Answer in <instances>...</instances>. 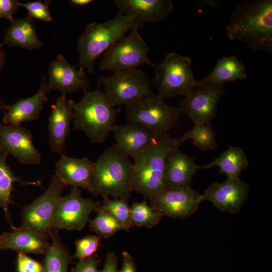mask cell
I'll return each instance as SVG.
<instances>
[{
	"instance_id": "6da1fadb",
	"label": "cell",
	"mask_w": 272,
	"mask_h": 272,
	"mask_svg": "<svg viewBox=\"0 0 272 272\" xmlns=\"http://www.w3.org/2000/svg\"><path fill=\"white\" fill-rule=\"evenodd\" d=\"M231 40L252 51L272 54V1L246 0L237 5L226 28Z\"/></svg>"
},
{
	"instance_id": "7a4b0ae2",
	"label": "cell",
	"mask_w": 272,
	"mask_h": 272,
	"mask_svg": "<svg viewBox=\"0 0 272 272\" xmlns=\"http://www.w3.org/2000/svg\"><path fill=\"white\" fill-rule=\"evenodd\" d=\"M183 144L180 138L165 134L156 137L134 158L130 180L131 191L150 199L165 188L164 174L167 157Z\"/></svg>"
},
{
	"instance_id": "3957f363",
	"label": "cell",
	"mask_w": 272,
	"mask_h": 272,
	"mask_svg": "<svg viewBox=\"0 0 272 272\" xmlns=\"http://www.w3.org/2000/svg\"><path fill=\"white\" fill-rule=\"evenodd\" d=\"M99 87L98 85L93 91L84 92L79 102L67 101L74 114V128L83 131L91 142L97 144L107 138L120 111L109 103Z\"/></svg>"
},
{
	"instance_id": "277c9868",
	"label": "cell",
	"mask_w": 272,
	"mask_h": 272,
	"mask_svg": "<svg viewBox=\"0 0 272 272\" xmlns=\"http://www.w3.org/2000/svg\"><path fill=\"white\" fill-rule=\"evenodd\" d=\"M132 163L114 144L106 149L94 162L89 191L103 198L128 199L131 192L130 180Z\"/></svg>"
},
{
	"instance_id": "5b68a950",
	"label": "cell",
	"mask_w": 272,
	"mask_h": 272,
	"mask_svg": "<svg viewBox=\"0 0 272 272\" xmlns=\"http://www.w3.org/2000/svg\"><path fill=\"white\" fill-rule=\"evenodd\" d=\"M135 26L132 19L119 13L109 21L88 25L78 41V67L93 73L96 60Z\"/></svg>"
},
{
	"instance_id": "8992f818",
	"label": "cell",
	"mask_w": 272,
	"mask_h": 272,
	"mask_svg": "<svg viewBox=\"0 0 272 272\" xmlns=\"http://www.w3.org/2000/svg\"><path fill=\"white\" fill-rule=\"evenodd\" d=\"M155 75L152 81L158 95L162 98L185 97L198 85L191 69V60L172 52L161 62H152Z\"/></svg>"
},
{
	"instance_id": "52a82bcc",
	"label": "cell",
	"mask_w": 272,
	"mask_h": 272,
	"mask_svg": "<svg viewBox=\"0 0 272 272\" xmlns=\"http://www.w3.org/2000/svg\"><path fill=\"white\" fill-rule=\"evenodd\" d=\"M181 113L155 94L126 106L127 123L137 124L156 137L168 134L178 122Z\"/></svg>"
},
{
	"instance_id": "ba28073f",
	"label": "cell",
	"mask_w": 272,
	"mask_h": 272,
	"mask_svg": "<svg viewBox=\"0 0 272 272\" xmlns=\"http://www.w3.org/2000/svg\"><path fill=\"white\" fill-rule=\"evenodd\" d=\"M152 82L143 70L134 69L113 73L110 76L101 77L99 86H103L104 94L114 107L128 105L148 96L154 94Z\"/></svg>"
},
{
	"instance_id": "9c48e42d",
	"label": "cell",
	"mask_w": 272,
	"mask_h": 272,
	"mask_svg": "<svg viewBox=\"0 0 272 272\" xmlns=\"http://www.w3.org/2000/svg\"><path fill=\"white\" fill-rule=\"evenodd\" d=\"M135 26L103 55L99 67L113 73L132 70L144 64L152 65L149 47Z\"/></svg>"
},
{
	"instance_id": "30bf717a",
	"label": "cell",
	"mask_w": 272,
	"mask_h": 272,
	"mask_svg": "<svg viewBox=\"0 0 272 272\" xmlns=\"http://www.w3.org/2000/svg\"><path fill=\"white\" fill-rule=\"evenodd\" d=\"M66 187L55 175L52 176L44 192L23 209L20 227L32 229L46 239L50 237L55 208Z\"/></svg>"
},
{
	"instance_id": "8fae6325",
	"label": "cell",
	"mask_w": 272,
	"mask_h": 272,
	"mask_svg": "<svg viewBox=\"0 0 272 272\" xmlns=\"http://www.w3.org/2000/svg\"><path fill=\"white\" fill-rule=\"evenodd\" d=\"M225 92L223 85L198 84L179 101L177 107L194 124L210 123L217 115L219 101Z\"/></svg>"
},
{
	"instance_id": "7c38bea8",
	"label": "cell",
	"mask_w": 272,
	"mask_h": 272,
	"mask_svg": "<svg viewBox=\"0 0 272 272\" xmlns=\"http://www.w3.org/2000/svg\"><path fill=\"white\" fill-rule=\"evenodd\" d=\"M99 205L92 199L82 195L81 190L72 187L67 195L58 200L52 219V229L83 230L93 211Z\"/></svg>"
},
{
	"instance_id": "4fadbf2b",
	"label": "cell",
	"mask_w": 272,
	"mask_h": 272,
	"mask_svg": "<svg viewBox=\"0 0 272 272\" xmlns=\"http://www.w3.org/2000/svg\"><path fill=\"white\" fill-rule=\"evenodd\" d=\"M149 200L152 208L162 217L181 219L193 214L202 201L201 194L191 187L164 188Z\"/></svg>"
},
{
	"instance_id": "5bb4252c",
	"label": "cell",
	"mask_w": 272,
	"mask_h": 272,
	"mask_svg": "<svg viewBox=\"0 0 272 272\" xmlns=\"http://www.w3.org/2000/svg\"><path fill=\"white\" fill-rule=\"evenodd\" d=\"M28 128L0 123V149L14 156L23 164L39 165L41 157Z\"/></svg>"
},
{
	"instance_id": "9a60e30c",
	"label": "cell",
	"mask_w": 272,
	"mask_h": 272,
	"mask_svg": "<svg viewBox=\"0 0 272 272\" xmlns=\"http://www.w3.org/2000/svg\"><path fill=\"white\" fill-rule=\"evenodd\" d=\"M248 194L247 184L239 178H230L222 183H213L201 194V198L212 202L222 211L238 213Z\"/></svg>"
},
{
	"instance_id": "2e32d148",
	"label": "cell",
	"mask_w": 272,
	"mask_h": 272,
	"mask_svg": "<svg viewBox=\"0 0 272 272\" xmlns=\"http://www.w3.org/2000/svg\"><path fill=\"white\" fill-rule=\"evenodd\" d=\"M118 13L132 19L138 28L146 23L159 22L173 9L171 0H115Z\"/></svg>"
},
{
	"instance_id": "e0dca14e",
	"label": "cell",
	"mask_w": 272,
	"mask_h": 272,
	"mask_svg": "<svg viewBox=\"0 0 272 272\" xmlns=\"http://www.w3.org/2000/svg\"><path fill=\"white\" fill-rule=\"evenodd\" d=\"M77 68V65L70 64L62 55H58L51 62L48 70V85L51 90L65 94L80 90L86 91L89 87L87 72Z\"/></svg>"
},
{
	"instance_id": "ac0fdd59",
	"label": "cell",
	"mask_w": 272,
	"mask_h": 272,
	"mask_svg": "<svg viewBox=\"0 0 272 272\" xmlns=\"http://www.w3.org/2000/svg\"><path fill=\"white\" fill-rule=\"evenodd\" d=\"M44 77H42L40 88L34 95L19 99L12 105H7L3 123L6 125L20 126L24 122L37 119L44 103L47 100V95L50 91Z\"/></svg>"
},
{
	"instance_id": "d6986e66",
	"label": "cell",
	"mask_w": 272,
	"mask_h": 272,
	"mask_svg": "<svg viewBox=\"0 0 272 272\" xmlns=\"http://www.w3.org/2000/svg\"><path fill=\"white\" fill-rule=\"evenodd\" d=\"M199 170L195 159L181 151L179 147L172 150L165 164V188L177 189L190 187L192 180Z\"/></svg>"
},
{
	"instance_id": "ffe728a7",
	"label": "cell",
	"mask_w": 272,
	"mask_h": 272,
	"mask_svg": "<svg viewBox=\"0 0 272 272\" xmlns=\"http://www.w3.org/2000/svg\"><path fill=\"white\" fill-rule=\"evenodd\" d=\"M74 114L66 99V94L58 97L52 107L48 118L49 145L53 153L64 154Z\"/></svg>"
},
{
	"instance_id": "44dd1931",
	"label": "cell",
	"mask_w": 272,
	"mask_h": 272,
	"mask_svg": "<svg viewBox=\"0 0 272 272\" xmlns=\"http://www.w3.org/2000/svg\"><path fill=\"white\" fill-rule=\"evenodd\" d=\"M94 162L87 157L75 158L61 154L55 163V174L66 186L71 185L89 191Z\"/></svg>"
},
{
	"instance_id": "7402d4cb",
	"label": "cell",
	"mask_w": 272,
	"mask_h": 272,
	"mask_svg": "<svg viewBox=\"0 0 272 272\" xmlns=\"http://www.w3.org/2000/svg\"><path fill=\"white\" fill-rule=\"evenodd\" d=\"M111 131L113 133L115 145L128 157L134 158L149 146L156 138L145 128L133 123L114 124Z\"/></svg>"
},
{
	"instance_id": "603a6c76",
	"label": "cell",
	"mask_w": 272,
	"mask_h": 272,
	"mask_svg": "<svg viewBox=\"0 0 272 272\" xmlns=\"http://www.w3.org/2000/svg\"><path fill=\"white\" fill-rule=\"evenodd\" d=\"M49 245L46 238L26 228H14L0 236V250H13L25 254H44Z\"/></svg>"
},
{
	"instance_id": "cb8c5ba5",
	"label": "cell",
	"mask_w": 272,
	"mask_h": 272,
	"mask_svg": "<svg viewBox=\"0 0 272 272\" xmlns=\"http://www.w3.org/2000/svg\"><path fill=\"white\" fill-rule=\"evenodd\" d=\"M3 43L29 50L37 49L42 45L32 20L28 17L14 19L5 31Z\"/></svg>"
},
{
	"instance_id": "d4e9b609",
	"label": "cell",
	"mask_w": 272,
	"mask_h": 272,
	"mask_svg": "<svg viewBox=\"0 0 272 272\" xmlns=\"http://www.w3.org/2000/svg\"><path fill=\"white\" fill-rule=\"evenodd\" d=\"M247 78L246 66L236 55H233L220 58L210 73L198 81V84L223 85Z\"/></svg>"
},
{
	"instance_id": "484cf974",
	"label": "cell",
	"mask_w": 272,
	"mask_h": 272,
	"mask_svg": "<svg viewBox=\"0 0 272 272\" xmlns=\"http://www.w3.org/2000/svg\"><path fill=\"white\" fill-rule=\"evenodd\" d=\"M248 165L247 157L242 149L229 147L210 163L199 166V169L217 166L219 168V174L226 175L227 178H239L242 171Z\"/></svg>"
},
{
	"instance_id": "4316f807",
	"label": "cell",
	"mask_w": 272,
	"mask_h": 272,
	"mask_svg": "<svg viewBox=\"0 0 272 272\" xmlns=\"http://www.w3.org/2000/svg\"><path fill=\"white\" fill-rule=\"evenodd\" d=\"M57 229H53L52 242L46 250L43 272H67L71 257L66 247L61 242Z\"/></svg>"
},
{
	"instance_id": "83f0119b",
	"label": "cell",
	"mask_w": 272,
	"mask_h": 272,
	"mask_svg": "<svg viewBox=\"0 0 272 272\" xmlns=\"http://www.w3.org/2000/svg\"><path fill=\"white\" fill-rule=\"evenodd\" d=\"M8 155L0 149V208L7 215L11 202V193L14 183L20 182L24 185L37 184L24 181L20 177L15 176L6 162Z\"/></svg>"
},
{
	"instance_id": "f1b7e54d",
	"label": "cell",
	"mask_w": 272,
	"mask_h": 272,
	"mask_svg": "<svg viewBox=\"0 0 272 272\" xmlns=\"http://www.w3.org/2000/svg\"><path fill=\"white\" fill-rule=\"evenodd\" d=\"M217 133L210 123L194 124L193 127L185 132L180 138L183 143L186 140H192L193 145L203 152H207L216 148L218 144Z\"/></svg>"
},
{
	"instance_id": "f546056e",
	"label": "cell",
	"mask_w": 272,
	"mask_h": 272,
	"mask_svg": "<svg viewBox=\"0 0 272 272\" xmlns=\"http://www.w3.org/2000/svg\"><path fill=\"white\" fill-rule=\"evenodd\" d=\"M96 216L89 220L91 230L101 237L108 238L120 230H127L124 226L108 213L96 210Z\"/></svg>"
},
{
	"instance_id": "4dcf8cb0",
	"label": "cell",
	"mask_w": 272,
	"mask_h": 272,
	"mask_svg": "<svg viewBox=\"0 0 272 272\" xmlns=\"http://www.w3.org/2000/svg\"><path fill=\"white\" fill-rule=\"evenodd\" d=\"M103 203L95 210L105 211L125 227L128 231L133 224L131 218V209L127 199L122 198L111 199L109 197L103 198Z\"/></svg>"
},
{
	"instance_id": "1f68e13d",
	"label": "cell",
	"mask_w": 272,
	"mask_h": 272,
	"mask_svg": "<svg viewBox=\"0 0 272 272\" xmlns=\"http://www.w3.org/2000/svg\"><path fill=\"white\" fill-rule=\"evenodd\" d=\"M130 209L133 226L152 228L156 226L162 218L148 204L146 200L140 202H133Z\"/></svg>"
},
{
	"instance_id": "d6a6232c",
	"label": "cell",
	"mask_w": 272,
	"mask_h": 272,
	"mask_svg": "<svg viewBox=\"0 0 272 272\" xmlns=\"http://www.w3.org/2000/svg\"><path fill=\"white\" fill-rule=\"evenodd\" d=\"M101 237L90 235L78 239L75 242L76 251L73 257L79 260L94 254L100 245Z\"/></svg>"
},
{
	"instance_id": "836d02e7",
	"label": "cell",
	"mask_w": 272,
	"mask_h": 272,
	"mask_svg": "<svg viewBox=\"0 0 272 272\" xmlns=\"http://www.w3.org/2000/svg\"><path fill=\"white\" fill-rule=\"evenodd\" d=\"M51 3L50 1L28 2L25 3H20V6L25 8L27 10L28 18L49 22L52 20L49 9V6Z\"/></svg>"
},
{
	"instance_id": "e575fe53",
	"label": "cell",
	"mask_w": 272,
	"mask_h": 272,
	"mask_svg": "<svg viewBox=\"0 0 272 272\" xmlns=\"http://www.w3.org/2000/svg\"><path fill=\"white\" fill-rule=\"evenodd\" d=\"M17 272H43V265L38 261L25 254L18 253L17 260Z\"/></svg>"
},
{
	"instance_id": "d590c367",
	"label": "cell",
	"mask_w": 272,
	"mask_h": 272,
	"mask_svg": "<svg viewBox=\"0 0 272 272\" xmlns=\"http://www.w3.org/2000/svg\"><path fill=\"white\" fill-rule=\"evenodd\" d=\"M101 262L99 257L96 254L83 259L80 260L71 272H99L98 267Z\"/></svg>"
},
{
	"instance_id": "8d00e7d4",
	"label": "cell",
	"mask_w": 272,
	"mask_h": 272,
	"mask_svg": "<svg viewBox=\"0 0 272 272\" xmlns=\"http://www.w3.org/2000/svg\"><path fill=\"white\" fill-rule=\"evenodd\" d=\"M20 3L17 0H0V18L13 22V15L20 7Z\"/></svg>"
},
{
	"instance_id": "74e56055",
	"label": "cell",
	"mask_w": 272,
	"mask_h": 272,
	"mask_svg": "<svg viewBox=\"0 0 272 272\" xmlns=\"http://www.w3.org/2000/svg\"><path fill=\"white\" fill-rule=\"evenodd\" d=\"M99 272H118L117 258L114 253H107L104 267Z\"/></svg>"
},
{
	"instance_id": "f35d334b",
	"label": "cell",
	"mask_w": 272,
	"mask_h": 272,
	"mask_svg": "<svg viewBox=\"0 0 272 272\" xmlns=\"http://www.w3.org/2000/svg\"><path fill=\"white\" fill-rule=\"evenodd\" d=\"M122 257V266L118 272H137L134 260L129 253L126 251H123Z\"/></svg>"
},
{
	"instance_id": "ab89813d",
	"label": "cell",
	"mask_w": 272,
	"mask_h": 272,
	"mask_svg": "<svg viewBox=\"0 0 272 272\" xmlns=\"http://www.w3.org/2000/svg\"><path fill=\"white\" fill-rule=\"evenodd\" d=\"M94 2L93 0H71L69 3L74 7H81L89 5Z\"/></svg>"
},
{
	"instance_id": "60d3db41",
	"label": "cell",
	"mask_w": 272,
	"mask_h": 272,
	"mask_svg": "<svg viewBox=\"0 0 272 272\" xmlns=\"http://www.w3.org/2000/svg\"><path fill=\"white\" fill-rule=\"evenodd\" d=\"M4 44L2 42L0 44V71L3 69L5 63V54L2 48Z\"/></svg>"
},
{
	"instance_id": "b9f144b4",
	"label": "cell",
	"mask_w": 272,
	"mask_h": 272,
	"mask_svg": "<svg viewBox=\"0 0 272 272\" xmlns=\"http://www.w3.org/2000/svg\"><path fill=\"white\" fill-rule=\"evenodd\" d=\"M205 3L208 4L210 7H212L213 8H215V7L216 6V2H215V1H208L209 2H206V1H205Z\"/></svg>"
},
{
	"instance_id": "7bdbcfd3",
	"label": "cell",
	"mask_w": 272,
	"mask_h": 272,
	"mask_svg": "<svg viewBox=\"0 0 272 272\" xmlns=\"http://www.w3.org/2000/svg\"><path fill=\"white\" fill-rule=\"evenodd\" d=\"M7 105L4 100H0V109L5 110Z\"/></svg>"
}]
</instances>
